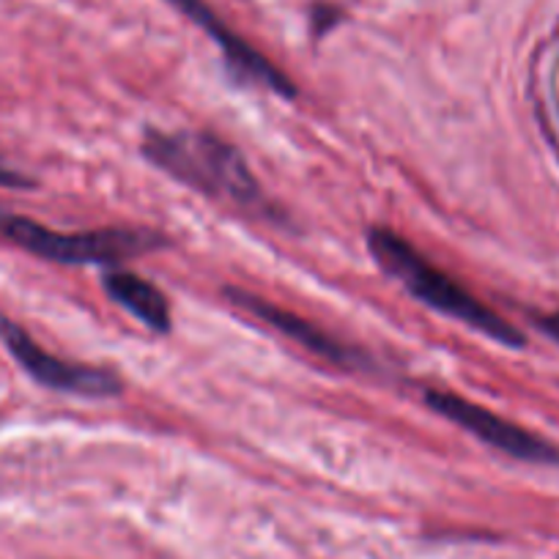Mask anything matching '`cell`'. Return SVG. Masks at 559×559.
<instances>
[{
	"label": "cell",
	"mask_w": 559,
	"mask_h": 559,
	"mask_svg": "<svg viewBox=\"0 0 559 559\" xmlns=\"http://www.w3.org/2000/svg\"><path fill=\"white\" fill-rule=\"evenodd\" d=\"M426 403L439 414V417L466 428V431L475 433L480 442L491 444V448L502 450V453L513 455V459L530 461V464L559 466V448L548 444L546 439L535 437V433H530L526 428H519L515 423H510V419L488 412L486 406H477V403L444 390H428Z\"/></svg>",
	"instance_id": "5"
},
{
	"label": "cell",
	"mask_w": 559,
	"mask_h": 559,
	"mask_svg": "<svg viewBox=\"0 0 559 559\" xmlns=\"http://www.w3.org/2000/svg\"><path fill=\"white\" fill-rule=\"evenodd\" d=\"M0 187H17V190H23V187H34V181L20 174V170L0 165Z\"/></svg>",
	"instance_id": "9"
},
{
	"label": "cell",
	"mask_w": 559,
	"mask_h": 559,
	"mask_svg": "<svg viewBox=\"0 0 559 559\" xmlns=\"http://www.w3.org/2000/svg\"><path fill=\"white\" fill-rule=\"evenodd\" d=\"M102 288H105L112 302L121 305L143 326L159 332V335L170 332L168 297L154 283L143 280L140 274L127 272V269H110L102 277Z\"/></svg>",
	"instance_id": "8"
},
{
	"label": "cell",
	"mask_w": 559,
	"mask_h": 559,
	"mask_svg": "<svg viewBox=\"0 0 559 559\" xmlns=\"http://www.w3.org/2000/svg\"><path fill=\"white\" fill-rule=\"evenodd\" d=\"M0 343H3L7 352L23 365V370L31 379L50 386V390L72 392V395L85 397L121 395L123 384L112 370L69 362V359L56 357V354H50L47 348H41L17 321H12L3 313H0Z\"/></svg>",
	"instance_id": "4"
},
{
	"label": "cell",
	"mask_w": 559,
	"mask_h": 559,
	"mask_svg": "<svg viewBox=\"0 0 559 559\" xmlns=\"http://www.w3.org/2000/svg\"><path fill=\"white\" fill-rule=\"evenodd\" d=\"M537 326H540L546 335H551L554 341H559V313H548V316H537Z\"/></svg>",
	"instance_id": "10"
},
{
	"label": "cell",
	"mask_w": 559,
	"mask_h": 559,
	"mask_svg": "<svg viewBox=\"0 0 559 559\" xmlns=\"http://www.w3.org/2000/svg\"><path fill=\"white\" fill-rule=\"evenodd\" d=\"M228 299L239 310L250 313L252 319L263 321L266 326L277 330L280 335H286L288 341L299 343L305 352L316 354V357L326 359L332 365H341V368H354V365H362L365 357L354 348H348L346 343L337 341L335 335H330L326 330L316 326L313 321L302 319V316L292 313V310L280 308V305L269 302V299L258 297V294L241 292V288H228Z\"/></svg>",
	"instance_id": "7"
},
{
	"label": "cell",
	"mask_w": 559,
	"mask_h": 559,
	"mask_svg": "<svg viewBox=\"0 0 559 559\" xmlns=\"http://www.w3.org/2000/svg\"><path fill=\"white\" fill-rule=\"evenodd\" d=\"M143 152L154 165L201 190L203 195L228 201L230 206L245 209L255 217H274V206L250 174V165L217 134L148 129Z\"/></svg>",
	"instance_id": "1"
},
{
	"label": "cell",
	"mask_w": 559,
	"mask_h": 559,
	"mask_svg": "<svg viewBox=\"0 0 559 559\" xmlns=\"http://www.w3.org/2000/svg\"><path fill=\"white\" fill-rule=\"evenodd\" d=\"M0 234L45 261L69 263V266H83V263H110L112 266L127 258L168 247L163 234L148 228H99L83 230V234H61L36 219L9 212H0Z\"/></svg>",
	"instance_id": "3"
},
{
	"label": "cell",
	"mask_w": 559,
	"mask_h": 559,
	"mask_svg": "<svg viewBox=\"0 0 559 559\" xmlns=\"http://www.w3.org/2000/svg\"><path fill=\"white\" fill-rule=\"evenodd\" d=\"M170 3L179 7L192 23L201 25V28L217 41L225 61L230 63V69H234L241 80H250V83L263 85V88L274 91V94L280 96H288V99L297 96V85H294V80L288 78L283 69L274 67L266 56H261L255 47L247 45L239 34H234V31H230L228 25H225L223 20H219L206 3H203V0H170Z\"/></svg>",
	"instance_id": "6"
},
{
	"label": "cell",
	"mask_w": 559,
	"mask_h": 559,
	"mask_svg": "<svg viewBox=\"0 0 559 559\" xmlns=\"http://www.w3.org/2000/svg\"><path fill=\"white\" fill-rule=\"evenodd\" d=\"M368 247L376 261H379V266L386 274H392L397 283H403V288L412 297H417L419 302H426L428 308L439 310V313L450 316V319L464 321L466 326L504 343V346H524V335L510 321H504L497 310L483 305L475 294L466 292L459 280L442 272L437 263L428 261L401 234H395L392 228H370Z\"/></svg>",
	"instance_id": "2"
}]
</instances>
